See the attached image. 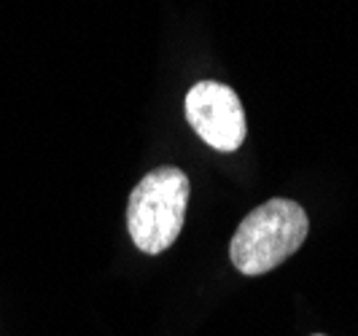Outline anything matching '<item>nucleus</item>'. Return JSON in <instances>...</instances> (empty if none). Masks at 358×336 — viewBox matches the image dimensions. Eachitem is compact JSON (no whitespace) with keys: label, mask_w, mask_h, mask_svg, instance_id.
<instances>
[{"label":"nucleus","mask_w":358,"mask_h":336,"mask_svg":"<svg viewBox=\"0 0 358 336\" xmlns=\"http://www.w3.org/2000/svg\"><path fill=\"white\" fill-rule=\"evenodd\" d=\"M189 205V177L178 167H157L132 189L127 205V229L135 248L164 253L178 240Z\"/></svg>","instance_id":"obj_2"},{"label":"nucleus","mask_w":358,"mask_h":336,"mask_svg":"<svg viewBox=\"0 0 358 336\" xmlns=\"http://www.w3.org/2000/svg\"><path fill=\"white\" fill-rule=\"evenodd\" d=\"M315 336H323V334H315Z\"/></svg>","instance_id":"obj_4"},{"label":"nucleus","mask_w":358,"mask_h":336,"mask_svg":"<svg viewBox=\"0 0 358 336\" xmlns=\"http://www.w3.org/2000/svg\"><path fill=\"white\" fill-rule=\"evenodd\" d=\"M186 119L215 151H237L245 140V110L237 92L218 81H199L186 94Z\"/></svg>","instance_id":"obj_3"},{"label":"nucleus","mask_w":358,"mask_h":336,"mask_svg":"<svg viewBox=\"0 0 358 336\" xmlns=\"http://www.w3.org/2000/svg\"><path fill=\"white\" fill-rule=\"evenodd\" d=\"M310 231L307 212L291 199H269L237 226L229 245L232 264L248 275H264L302 248Z\"/></svg>","instance_id":"obj_1"}]
</instances>
